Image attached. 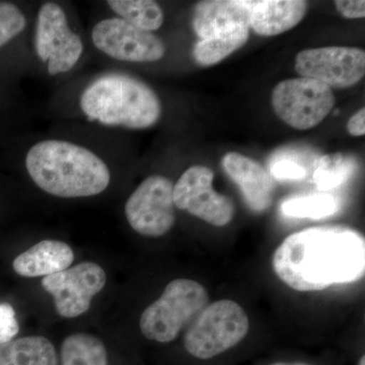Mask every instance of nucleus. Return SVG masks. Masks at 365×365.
Masks as SVG:
<instances>
[{
    "label": "nucleus",
    "instance_id": "f257e3e1",
    "mask_svg": "<svg viewBox=\"0 0 365 365\" xmlns=\"http://www.w3.org/2000/svg\"><path fill=\"white\" fill-rule=\"evenodd\" d=\"M273 270L297 292H319L364 278L365 240L351 228L316 227L288 235L274 252Z\"/></svg>",
    "mask_w": 365,
    "mask_h": 365
},
{
    "label": "nucleus",
    "instance_id": "f03ea898",
    "mask_svg": "<svg viewBox=\"0 0 365 365\" xmlns=\"http://www.w3.org/2000/svg\"><path fill=\"white\" fill-rule=\"evenodd\" d=\"M26 167L40 189L60 198L96 196L111 181L102 158L68 141L52 139L36 143L26 153Z\"/></svg>",
    "mask_w": 365,
    "mask_h": 365
},
{
    "label": "nucleus",
    "instance_id": "7ed1b4c3",
    "mask_svg": "<svg viewBox=\"0 0 365 365\" xmlns=\"http://www.w3.org/2000/svg\"><path fill=\"white\" fill-rule=\"evenodd\" d=\"M81 108L91 121L107 126L148 129L162 116V103L143 81L124 73L104 74L83 91Z\"/></svg>",
    "mask_w": 365,
    "mask_h": 365
},
{
    "label": "nucleus",
    "instance_id": "20e7f679",
    "mask_svg": "<svg viewBox=\"0 0 365 365\" xmlns=\"http://www.w3.org/2000/svg\"><path fill=\"white\" fill-rule=\"evenodd\" d=\"M208 300L207 290L197 281H170L160 299L141 314V332L150 340L172 342L207 307Z\"/></svg>",
    "mask_w": 365,
    "mask_h": 365
},
{
    "label": "nucleus",
    "instance_id": "39448f33",
    "mask_svg": "<svg viewBox=\"0 0 365 365\" xmlns=\"http://www.w3.org/2000/svg\"><path fill=\"white\" fill-rule=\"evenodd\" d=\"M249 328L248 314L242 306L234 300H218L192 322L185 334V348L196 359H213L239 344Z\"/></svg>",
    "mask_w": 365,
    "mask_h": 365
},
{
    "label": "nucleus",
    "instance_id": "423d86ee",
    "mask_svg": "<svg viewBox=\"0 0 365 365\" xmlns=\"http://www.w3.org/2000/svg\"><path fill=\"white\" fill-rule=\"evenodd\" d=\"M271 101L275 114L297 130L318 126L336 104L332 88L307 78L281 81L274 88Z\"/></svg>",
    "mask_w": 365,
    "mask_h": 365
},
{
    "label": "nucleus",
    "instance_id": "0eeeda50",
    "mask_svg": "<svg viewBox=\"0 0 365 365\" xmlns=\"http://www.w3.org/2000/svg\"><path fill=\"white\" fill-rule=\"evenodd\" d=\"M174 185L167 177L153 175L129 197L125 215L137 234L160 237L172 230L176 222Z\"/></svg>",
    "mask_w": 365,
    "mask_h": 365
},
{
    "label": "nucleus",
    "instance_id": "6e6552de",
    "mask_svg": "<svg viewBox=\"0 0 365 365\" xmlns=\"http://www.w3.org/2000/svg\"><path fill=\"white\" fill-rule=\"evenodd\" d=\"M35 47L40 59L48 62V72L51 76L71 71L81 58L83 41L69 28L66 13L59 4L47 2L41 6Z\"/></svg>",
    "mask_w": 365,
    "mask_h": 365
},
{
    "label": "nucleus",
    "instance_id": "1a4fd4ad",
    "mask_svg": "<svg viewBox=\"0 0 365 365\" xmlns=\"http://www.w3.org/2000/svg\"><path fill=\"white\" fill-rule=\"evenodd\" d=\"M295 71L302 78L316 79L329 88H347L365 74V52L345 46L314 48L297 55Z\"/></svg>",
    "mask_w": 365,
    "mask_h": 365
},
{
    "label": "nucleus",
    "instance_id": "9d476101",
    "mask_svg": "<svg viewBox=\"0 0 365 365\" xmlns=\"http://www.w3.org/2000/svg\"><path fill=\"white\" fill-rule=\"evenodd\" d=\"M213 179L215 173L207 167L189 168L174 186L175 206L209 225L225 227L234 218L235 204L213 190Z\"/></svg>",
    "mask_w": 365,
    "mask_h": 365
},
{
    "label": "nucleus",
    "instance_id": "9b49d317",
    "mask_svg": "<svg viewBox=\"0 0 365 365\" xmlns=\"http://www.w3.org/2000/svg\"><path fill=\"white\" fill-rule=\"evenodd\" d=\"M107 283L104 269L93 262H83L61 272L46 276L42 287L54 299L57 313L72 319L90 309L91 299Z\"/></svg>",
    "mask_w": 365,
    "mask_h": 365
},
{
    "label": "nucleus",
    "instance_id": "f8f14e48",
    "mask_svg": "<svg viewBox=\"0 0 365 365\" xmlns=\"http://www.w3.org/2000/svg\"><path fill=\"white\" fill-rule=\"evenodd\" d=\"M91 39L100 51L120 61L155 62L165 54V46L160 38L120 18L98 21Z\"/></svg>",
    "mask_w": 365,
    "mask_h": 365
},
{
    "label": "nucleus",
    "instance_id": "ddd939ff",
    "mask_svg": "<svg viewBox=\"0 0 365 365\" xmlns=\"http://www.w3.org/2000/svg\"><path fill=\"white\" fill-rule=\"evenodd\" d=\"M222 168L241 189L251 210L261 213L270 208L273 202L272 179L258 163L232 151L223 157Z\"/></svg>",
    "mask_w": 365,
    "mask_h": 365
},
{
    "label": "nucleus",
    "instance_id": "4468645a",
    "mask_svg": "<svg viewBox=\"0 0 365 365\" xmlns=\"http://www.w3.org/2000/svg\"><path fill=\"white\" fill-rule=\"evenodd\" d=\"M255 2L242 0H208L196 4L193 29L200 39L235 26H248Z\"/></svg>",
    "mask_w": 365,
    "mask_h": 365
},
{
    "label": "nucleus",
    "instance_id": "2eb2a0df",
    "mask_svg": "<svg viewBox=\"0 0 365 365\" xmlns=\"http://www.w3.org/2000/svg\"><path fill=\"white\" fill-rule=\"evenodd\" d=\"M73 260V251L66 242L45 240L19 255L13 262V268L23 277H46L66 270Z\"/></svg>",
    "mask_w": 365,
    "mask_h": 365
},
{
    "label": "nucleus",
    "instance_id": "dca6fc26",
    "mask_svg": "<svg viewBox=\"0 0 365 365\" xmlns=\"http://www.w3.org/2000/svg\"><path fill=\"white\" fill-rule=\"evenodd\" d=\"M307 2L302 0H263L255 2L250 28L271 37L292 30L306 16Z\"/></svg>",
    "mask_w": 365,
    "mask_h": 365
},
{
    "label": "nucleus",
    "instance_id": "f3484780",
    "mask_svg": "<svg viewBox=\"0 0 365 365\" xmlns=\"http://www.w3.org/2000/svg\"><path fill=\"white\" fill-rule=\"evenodd\" d=\"M0 365H58V359L47 338L29 336L0 345Z\"/></svg>",
    "mask_w": 365,
    "mask_h": 365
},
{
    "label": "nucleus",
    "instance_id": "a211bd4d",
    "mask_svg": "<svg viewBox=\"0 0 365 365\" xmlns=\"http://www.w3.org/2000/svg\"><path fill=\"white\" fill-rule=\"evenodd\" d=\"M249 36L248 26H235L203 38L194 47V59L201 66H215L246 44Z\"/></svg>",
    "mask_w": 365,
    "mask_h": 365
},
{
    "label": "nucleus",
    "instance_id": "6ab92c4d",
    "mask_svg": "<svg viewBox=\"0 0 365 365\" xmlns=\"http://www.w3.org/2000/svg\"><path fill=\"white\" fill-rule=\"evenodd\" d=\"M61 365H108L104 343L86 333L72 334L61 345Z\"/></svg>",
    "mask_w": 365,
    "mask_h": 365
},
{
    "label": "nucleus",
    "instance_id": "aec40b11",
    "mask_svg": "<svg viewBox=\"0 0 365 365\" xmlns=\"http://www.w3.org/2000/svg\"><path fill=\"white\" fill-rule=\"evenodd\" d=\"M108 4L120 19L145 32L158 30L165 21L162 7L153 0H109Z\"/></svg>",
    "mask_w": 365,
    "mask_h": 365
},
{
    "label": "nucleus",
    "instance_id": "412c9836",
    "mask_svg": "<svg viewBox=\"0 0 365 365\" xmlns=\"http://www.w3.org/2000/svg\"><path fill=\"white\" fill-rule=\"evenodd\" d=\"M338 201L330 194L294 197L281 204V212L289 217L321 220L335 215Z\"/></svg>",
    "mask_w": 365,
    "mask_h": 365
},
{
    "label": "nucleus",
    "instance_id": "4be33fe9",
    "mask_svg": "<svg viewBox=\"0 0 365 365\" xmlns=\"http://www.w3.org/2000/svg\"><path fill=\"white\" fill-rule=\"evenodd\" d=\"M351 173V165L341 153L325 155L314 170V182L321 191H328L343 184Z\"/></svg>",
    "mask_w": 365,
    "mask_h": 365
},
{
    "label": "nucleus",
    "instance_id": "5701e85b",
    "mask_svg": "<svg viewBox=\"0 0 365 365\" xmlns=\"http://www.w3.org/2000/svg\"><path fill=\"white\" fill-rule=\"evenodd\" d=\"M26 26L23 11L11 2H0V48L20 35Z\"/></svg>",
    "mask_w": 365,
    "mask_h": 365
},
{
    "label": "nucleus",
    "instance_id": "b1692460",
    "mask_svg": "<svg viewBox=\"0 0 365 365\" xmlns=\"http://www.w3.org/2000/svg\"><path fill=\"white\" fill-rule=\"evenodd\" d=\"M20 331L16 312L6 302H0V345L9 342Z\"/></svg>",
    "mask_w": 365,
    "mask_h": 365
},
{
    "label": "nucleus",
    "instance_id": "393cba45",
    "mask_svg": "<svg viewBox=\"0 0 365 365\" xmlns=\"http://www.w3.org/2000/svg\"><path fill=\"white\" fill-rule=\"evenodd\" d=\"M306 170L290 160H279L271 167V175L278 181H299L306 177Z\"/></svg>",
    "mask_w": 365,
    "mask_h": 365
},
{
    "label": "nucleus",
    "instance_id": "a878e982",
    "mask_svg": "<svg viewBox=\"0 0 365 365\" xmlns=\"http://www.w3.org/2000/svg\"><path fill=\"white\" fill-rule=\"evenodd\" d=\"M336 9L346 19H364L365 1L364 0H338Z\"/></svg>",
    "mask_w": 365,
    "mask_h": 365
},
{
    "label": "nucleus",
    "instance_id": "bb28decb",
    "mask_svg": "<svg viewBox=\"0 0 365 365\" xmlns=\"http://www.w3.org/2000/svg\"><path fill=\"white\" fill-rule=\"evenodd\" d=\"M347 131L352 136H364L365 134V109L361 108L347 123Z\"/></svg>",
    "mask_w": 365,
    "mask_h": 365
},
{
    "label": "nucleus",
    "instance_id": "cd10ccee",
    "mask_svg": "<svg viewBox=\"0 0 365 365\" xmlns=\"http://www.w3.org/2000/svg\"><path fill=\"white\" fill-rule=\"evenodd\" d=\"M271 365H309L307 364H302V362H277Z\"/></svg>",
    "mask_w": 365,
    "mask_h": 365
},
{
    "label": "nucleus",
    "instance_id": "c85d7f7f",
    "mask_svg": "<svg viewBox=\"0 0 365 365\" xmlns=\"http://www.w3.org/2000/svg\"><path fill=\"white\" fill-rule=\"evenodd\" d=\"M359 365H365V356L362 355L361 359H359Z\"/></svg>",
    "mask_w": 365,
    "mask_h": 365
}]
</instances>
